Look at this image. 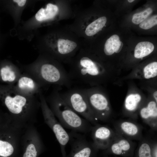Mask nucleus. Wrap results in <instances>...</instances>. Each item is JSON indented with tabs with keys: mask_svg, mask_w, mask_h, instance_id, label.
Listing matches in <instances>:
<instances>
[{
	"mask_svg": "<svg viewBox=\"0 0 157 157\" xmlns=\"http://www.w3.org/2000/svg\"><path fill=\"white\" fill-rule=\"evenodd\" d=\"M0 99L8 112L11 122L16 127L25 129L37 121L40 103L35 96H27L17 91L13 85L0 86Z\"/></svg>",
	"mask_w": 157,
	"mask_h": 157,
	"instance_id": "obj_1",
	"label": "nucleus"
},
{
	"mask_svg": "<svg viewBox=\"0 0 157 157\" xmlns=\"http://www.w3.org/2000/svg\"><path fill=\"white\" fill-rule=\"evenodd\" d=\"M24 73L31 76L42 87L50 85L70 88L73 81L61 63L43 54L34 63L23 68Z\"/></svg>",
	"mask_w": 157,
	"mask_h": 157,
	"instance_id": "obj_2",
	"label": "nucleus"
},
{
	"mask_svg": "<svg viewBox=\"0 0 157 157\" xmlns=\"http://www.w3.org/2000/svg\"><path fill=\"white\" fill-rule=\"evenodd\" d=\"M49 36L43 54L61 63L68 64L82 47V40L66 26Z\"/></svg>",
	"mask_w": 157,
	"mask_h": 157,
	"instance_id": "obj_3",
	"label": "nucleus"
},
{
	"mask_svg": "<svg viewBox=\"0 0 157 157\" xmlns=\"http://www.w3.org/2000/svg\"><path fill=\"white\" fill-rule=\"evenodd\" d=\"M57 86L45 99L49 108L64 127L73 131L87 133L92 126L88 120L81 117L63 100Z\"/></svg>",
	"mask_w": 157,
	"mask_h": 157,
	"instance_id": "obj_4",
	"label": "nucleus"
},
{
	"mask_svg": "<svg viewBox=\"0 0 157 157\" xmlns=\"http://www.w3.org/2000/svg\"><path fill=\"white\" fill-rule=\"evenodd\" d=\"M68 64V73L72 81L85 84L95 82L104 72L101 64L92 58L90 52L82 47Z\"/></svg>",
	"mask_w": 157,
	"mask_h": 157,
	"instance_id": "obj_5",
	"label": "nucleus"
},
{
	"mask_svg": "<svg viewBox=\"0 0 157 157\" xmlns=\"http://www.w3.org/2000/svg\"><path fill=\"white\" fill-rule=\"evenodd\" d=\"M25 129L16 127L10 121L0 124V157H20Z\"/></svg>",
	"mask_w": 157,
	"mask_h": 157,
	"instance_id": "obj_6",
	"label": "nucleus"
},
{
	"mask_svg": "<svg viewBox=\"0 0 157 157\" xmlns=\"http://www.w3.org/2000/svg\"><path fill=\"white\" fill-rule=\"evenodd\" d=\"M60 95L65 102L74 111L95 125L98 121L92 113L83 89L73 88L63 93Z\"/></svg>",
	"mask_w": 157,
	"mask_h": 157,
	"instance_id": "obj_7",
	"label": "nucleus"
},
{
	"mask_svg": "<svg viewBox=\"0 0 157 157\" xmlns=\"http://www.w3.org/2000/svg\"><path fill=\"white\" fill-rule=\"evenodd\" d=\"M42 114L45 123L51 129L60 147L62 157H66L65 147L69 140V135L56 119L48 105L42 91L38 94Z\"/></svg>",
	"mask_w": 157,
	"mask_h": 157,
	"instance_id": "obj_8",
	"label": "nucleus"
},
{
	"mask_svg": "<svg viewBox=\"0 0 157 157\" xmlns=\"http://www.w3.org/2000/svg\"><path fill=\"white\" fill-rule=\"evenodd\" d=\"M20 157H38L44 151L45 147L40 136L34 125L24 130L21 139Z\"/></svg>",
	"mask_w": 157,
	"mask_h": 157,
	"instance_id": "obj_9",
	"label": "nucleus"
},
{
	"mask_svg": "<svg viewBox=\"0 0 157 157\" xmlns=\"http://www.w3.org/2000/svg\"><path fill=\"white\" fill-rule=\"evenodd\" d=\"M90 108L97 120L103 122L108 121L110 107L105 96L92 89H83Z\"/></svg>",
	"mask_w": 157,
	"mask_h": 157,
	"instance_id": "obj_10",
	"label": "nucleus"
},
{
	"mask_svg": "<svg viewBox=\"0 0 157 157\" xmlns=\"http://www.w3.org/2000/svg\"><path fill=\"white\" fill-rule=\"evenodd\" d=\"M76 132L72 131L69 134L71 149L66 157H96L98 150L92 143Z\"/></svg>",
	"mask_w": 157,
	"mask_h": 157,
	"instance_id": "obj_11",
	"label": "nucleus"
},
{
	"mask_svg": "<svg viewBox=\"0 0 157 157\" xmlns=\"http://www.w3.org/2000/svg\"><path fill=\"white\" fill-rule=\"evenodd\" d=\"M135 147L136 144L132 140L116 132L114 139L108 148L104 150V154L119 157H133Z\"/></svg>",
	"mask_w": 157,
	"mask_h": 157,
	"instance_id": "obj_12",
	"label": "nucleus"
},
{
	"mask_svg": "<svg viewBox=\"0 0 157 157\" xmlns=\"http://www.w3.org/2000/svg\"><path fill=\"white\" fill-rule=\"evenodd\" d=\"M91 131L93 144L98 150L108 149L116 134L115 130L108 126L98 124L92 126Z\"/></svg>",
	"mask_w": 157,
	"mask_h": 157,
	"instance_id": "obj_13",
	"label": "nucleus"
},
{
	"mask_svg": "<svg viewBox=\"0 0 157 157\" xmlns=\"http://www.w3.org/2000/svg\"><path fill=\"white\" fill-rule=\"evenodd\" d=\"M115 131L122 136L131 140L142 139V127L135 121L121 120L114 125Z\"/></svg>",
	"mask_w": 157,
	"mask_h": 157,
	"instance_id": "obj_14",
	"label": "nucleus"
},
{
	"mask_svg": "<svg viewBox=\"0 0 157 157\" xmlns=\"http://www.w3.org/2000/svg\"><path fill=\"white\" fill-rule=\"evenodd\" d=\"M13 85L18 92L27 96L38 94L43 88L32 76L24 72L21 74L16 83Z\"/></svg>",
	"mask_w": 157,
	"mask_h": 157,
	"instance_id": "obj_15",
	"label": "nucleus"
},
{
	"mask_svg": "<svg viewBox=\"0 0 157 157\" xmlns=\"http://www.w3.org/2000/svg\"><path fill=\"white\" fill-rule=\"evenodd\" d=\"M140 115L143 121L153 130L157 128V103L154 101L149 102L147 106L142 108Z\"/></svg>",
	"mask_w": 157,
	"mask_h": 157,
	"instance_id": "obj_16",
	"label": "nucleus"
},
{
	"mask_svg": "<svg viewBox=\"0 0 157 157\" xmlns=\"http://www.w3.org/2000/svg\"><path fill=\"white\" fill-rule=\"evenodd\" d=\"M21 74V71L15 66L10 63H7L0 68V80L9 85H13Z\"/></svg>",
	"mask_w": 157,
	"mask_h": 157,
	"instance_id": "obj_17",
	"label": "nucleus"
},
{
	"mask_svg": "<svg viewBox=\"0 0 157 157\" xmlns=\"http://www.w3.org/2000/svg\"><path fill=\"white\" fill-rule=\"evenodd\" d=\"M123 46V43L119 40V36L114 35L106 41L104 48V53L107 56L112 55L114 53H119Z\"/></svg>",
	"mask_w": 157,
	"mask_h": 157,
	"instance_id": "obj_18",
	"label": "nucleus"
},
{
	"mask_svg": "<svg viewBox=\"0 0 157 157\" xmlns=\"http://www.w3.org/2000/svg\"><path fill=\"white\" fill-rule=\"evenodd\" d=\"M154 49V44L147 41L142 42L136 45L134 50V57L141 58L150 54Z\"/></svg>",
	"mask_w": 157,
	"mask_h": 157,
	"instance_id": "obj_19",
	"label": "nucleus"
},
{
	"mask_svg": "<svg viewBox=\"0 0 157 157\" xmlns=\"http://www.w3.org/2000/svg\"><path fill=\"white\" fill-rule=\"evenodd\" d=\"M133 156L134 157H153L151 152V141L143 139L140 140Z\"/></svg>",
	"mask_w": 157,
	"mask_h": 157,
	"instance_id": "obj_20",
	"label": "nucleus"
},
{
	"mask_svg": "<svg viewBox=\"0 0 157 157\" xmlns=\"http://www.w3.org/2000/svg\"><path fill=\"white\" fill-rule=\"evenodd\" d=\"M141 100V96L138 94H131L128 95L125 101L124 106L126 109L129 112H135Z\"/></svg>",
	"mask_w": 157,
	"mask_h": 157,
	"instance_id": "obj_21",
	"label": "nucleus"
},
{
	"mask_svg": "<svg viewBox=\"0 0 157 157\" xmlns=\"http://www.w3.org/2000/svg\"><path fill=\"white\" fill-rule=\"evenodd\" d=\"M152 12V9L149 8L142 12L135 14L132 17V22L136 24H140L147 18Z\"/></svg>",
	"mask_w": 157,
	"mask_h": 157,
	"instance_id": "obj_22",
	"label": "nucleus"
},
{
	"mask_svg": "<svg viewBox=\"0 0 157 157\" xmlns=\"http://www.w3.org/2000/svg\"><path fill=\"white\" fill-rule=\"evenodd\" d=\"M144 73L146 79L156 76L157 75V62H153L146 66L144 68Z\"/></svg>",
	"mask_w": 157,
	"mask_h": 157,
	"instance_id": "obj_23",
	"label": "nucleus"
},
{
	"mask_svg": "<svg viewBox=\"0 0 157 157\" xmlns=\"http://www.w3.org/2000/svg\"><path fill=\"white\" fill-rule=\"evenodd\" d=\"M157 24V15H155L147 18L141 23L139 26L140 28L144 29H150Z\"/></svg>",
	"mask_w": 157,
	"mask_h": 157,
	"instance_id": "obj_24",
	"label": "nucleus"
},
{
	"mask_svg": "<svg viewBox=\"0 0 157 157\" xmlns=\"http://www.w3.org/2000/svg\"><path fill=\"white\" fill-rule=\"evenodd\" d=\"M151 152L153 157H157V144L156 141H151Z\"/></svg>",
	"mask_w": 157,
	"mask_h": 157,
	"instance_id": "obj_25",
	"label": "nucleus"
},
{
	"mask_svg": "<svg viewBox=\"0 0 157 157\" xmlns=\"http://www.w3.org/2000/svg\"><path fill=\"white\" fill-rule=\"evenodd\" d=\"M10 121L8 113H0V124Z\"/></svg>",
	"mask_w": 157,
	"mask_h": 157,
	"instance_id": "obj_26",
	"label": "nucleus"
},
{
	"mask_svg": "<svg viewBox=\"0 0 157 157\" xmlns=\"http://www.w3.org/2000/svg\"><path fill=\"white\" fill-rule=\"evenodd\" d=\"M13 1L16 3L19 6H22L25 4L26 1L25 0H14Z\"/></svg>",
	"mask_w": 157,
	"mask_h": 157,
	"instance_id": "obj_27",
	"label": "nucleus"
},
{
	"mask_svg": "<svg viewBox=\"0 0 157 157\" xmlns=\"http://www.w3.org/2000/svg\"><path fill=\"white\" fill-rule=\"evenodd\" d=\"M154 98L155 99L156 101L157 102V91H155L154 92Z\"/></svg>",
	"mask_w": 157,
	"mask_h": 157,
	"instance_id": "obj_28",
	"label": "nucleus"
},
{
	"mask_svg": "<svg viewBox=\"0 0 157 157\" xmlns=\"http://www.w3.org/2000/svg\"><path fill=\"white\" fill-rule=\"evenodd\" d=\"M134 1V0H128V1L130 3H131V2H133Z\"/></svg>",
	"mask_w": 157,
	"mask_h": 157,
	"instance_id": "obj_29",
	"label": "nucleus"
},
{
	"mask_svg": "<svg viewBox=\"0 0 157 157\" xmlns=\"http://www.w3.org/2000/svg\"><path fill=\"white\" fill-rule=\"evenodd\" d=\"M115 157H118V156H115Z\"/></svg>",
	"mask_w": 157,
	"mask_h": 157,
	"instance_id": "obj_30",
	"label": "nucleus"
},
{
	"mask_svg": "<svg viewBox=\"0 0 157 157\" xmlns=\"http://www.w3.org/2000/svg\"></svg>",
	"mask_w": 157,
	"mask_h": 157,
	"instance_id": "obj_31",
	"label": "nucleus"
}]
</instances>
